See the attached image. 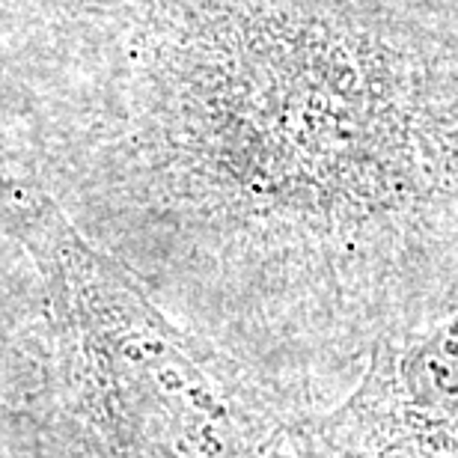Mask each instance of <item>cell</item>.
<instances>
[{"mask_svg":"<svg viewBox=\"0 0 458 458\" xmlns=\"http://www.w3.org/2000/svg\"><path fill=\"white\" fill-rule=\"evenodd\" d=\"M304 458H458V310L375 352Z\"/></svg>","mask_w":458,"mask_h":458,"instance_id":"obj_1","label":"cell"}]
</instances>
